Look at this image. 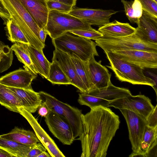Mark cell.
Wrapping results in <instances>:
<instances>
[{
    "instance_id": "6da1fadb",
    "label": "cell",
    "mask_w": 157,
    "mask_h": 157,
    "mask_svg": "<svg viewBox=\"0 0 157 157\" xmlns=\"http://www.w3.org/2000/svg\"><path fill=\"white\" fill-rule=\"evenodd\" d=\"M81 157H105L120 123L119 116L108 107L99 106L81 115Z\"/></svg>"
},
{
    "instance_id": "7a4b0ae2",
    "label": "cell",
    "mask_w": 157,
    "mask_h": 157,
    "mask_svg": "<svg viewBox=\"0 0 157 157\" xmlns=\"http://www.w3.org/2000/svg\"><path fill=\"white\" fill-rule=\"evenodd\" d=\"M11 19L23 32L30 45L39 51L45 45L40 40V28L20 0H3Z\"/></svg>"
},
{
    "instance_id": "3957f363",
    "label": "cell",
    "mask_w": 157,
    "mask_h": 157,
    "mask_svg": "<svg viewBox=\"0 0 157 157\" xmlns=\"http://www.w3.org/2000/svg\"><path fill=\"white\" fill-rule=\"evenodd\" d=\"M55 49L69 55L72 54L82 60L88 62L93 56H98L95 42L90 39L74 36L66 33L52 39Z\"/></svg>"
},
{
    "instance_id": "277c9868",
    "label": "cell",
    "mask_w": 157,
    "mask_h": 157,
    "mask_svg": "<svg viewBox=\"0 0 157 157\" xmlns=\"http://www.w3.org/2000/svg\"><path fill=\"white\" fill-rule=\"evenodd\" d=\"M105 52L110 65L106 67L113 71L119 80L133 85H148L153 88L151 80L144 75L142 68L121 59L113 52Z\"/></svg>"
},
{
    "instance_id": "5b68a950",
    "label": "cell",
    "mask_w": 157,
    "mask_h": 157,
    "mask_svg": "<svg viewBox=\"0 0 157 157\" xmlns=\"http://www.w3.org/2000/svg\"><path fill=\"white\" fill-rule=\"evenodd\" d=\"M94 40L104 52L138 50L157 52V44L144 41L135 33L121 37L103 36Z\"/></svg>"
},
{
    "instance_id": "8992f818",
    "label": "cell",
    "mask_w": 157,
    "mask_h": 157,
    "mask_svg": "<svg viewBox=\"0 0 157 157\" xmlns=\"http://www.w3.org/2000/svg\"><path fill=\"white\" fill-rule=\"evenodd\" d=\"M45 28L52 39L72 30L93 28L91 25L83 20L68 13L55 10L49 11Z\"/></svg>"
},
{
    "instance_id": "52a82bcc",
    "label": "cell",
    "mask_w": 157,
    "mask_h": 157,
    "mask_svg": "<svg viewBox=\"0 0 157 157\" xmlns=\"http://www.w3.org/2000/svg\"><path fill=\"white\" fill-rule=\"evenodd\" d=\"M44 105L61 116L69 123L75 139L79 136L82 131L81 110L62 102L51 94L43 91L38 92Z\"/></svg>"
},
{
    "instance_id": "ba28073f",
    "label": "cell",
    "mask_w": 157,
    "mask_h": 157,
    "mask_svg": "<svg viewBox=\"0 0 157 157\" xmlns=\"http://www.w3.org/2000/svg\"><path fill=\"white\" fill-rule=\"evenodd\" d=\"M124 117L127 124L132 152L129 155L137 156L140 145L147 125L146 120L140 115L125 109H119Z\"/></svg>"
},
{
    "instance_id": "9c48e42d",
    "label": "cell",
    "mask_w": 157,
    "mask_h": 157,
    "mask_svg": "<svg viewBox=\"0 0 157 157\" xmlns=\"http://www.w3.org/2000/svg\"><path fill=\"white\" fill-rule=\"evenodd\" d=\"M109 107L125 109L135 112L146 119L155 108L151 100L144 95H132L109 101Z\"/></svg>"
},
{
    "instance_id": "30bf717a",
    "label": "cell",
    "mask_w": 157,
    "mask_h": 157,
    "mask_svg": "<svg viewBox=\"0 0 157 157\" xmlns=\"http://www.w3.org/2000/svg\"><path fill=\"white\" fill-rule=\"evenodd\" d=\"M45 121L54 136L65 145H70L75 140L72 129L67 120L49 109Z\"/></svg>"
},
{
    "instance_id": "8fae6325",
    "label": "cell",
    "mask_w": 157,
    "mask_h": 157,
    "mask_svg": "<svg viewBox=\"0 0 157 157\" xmlns=\"http://www.w3.org/2000/svg\"><path fill=\"white\" fill-rule=\"evenodd\" d=\"M19 113L28 121L33 128L40 143L52 157H65L53 140L41 127L32 113L23 107L18 109Z\"/></svg>"
},
{
    "instance_id": "7c38bea8",
    "label": "cell",
    "mask_w": 157,
    "mask_h": 157,
    "mask_svg": "<svg viewBox=\"0 0 157 157\" xmlns=\"http://www.w3.org/2000/svg\"><path fill=\"white\" fill-rule=\"evenodd\" d=\"M117 12L112 10L73 7L68 13L86 21L90 25H96L100 27L109 22L112 16Z\"/></svg>"
},
{
    "instance_id": "4fadbf2b",
    "label": "cell",
    "mask_w": 157,
    "mask_h": 157,
    "mask_svg": "<svg viewBox=\"0 0 157 157\" xmlns=\"http://www.w3.org/2000/svg\"><path fill=\"white\" fill-rule=\"evenodd\" d=\"M121 59L142 69L157 68V52L141 50L113 52Z\"/></svg>"
},
{
    "instance_id": "5bb4252c",
    "label": "cell",
    "mask_w": 157,
    "mask_h": 157,
    "mask_svg": "<svg viewBox=\"0 0 157 157\" xmlns=\"http://www.w3.org/2000/svg\"><path fill=\"white\" fill-rule=\"evenodd\" d=\"M52 60L59 65L68 78L71 85L78 88L80 92H88V90L77 74L70 56L60 50L55 49Z\"/></svg>"
},
{
    "instance_id": "9a60e30c",
    "label": "cell",
    "mask_w": 157,
    "mask_h": 157,
    "mask_svg": "<svg viewBox=\"0 0 157 157\" xmlns=\"http://www.w3.org/2000/svg\"><path fill=\"white\" fill-rule=\"evenodd\" d=\"M19 68L0 78V83L8 87L28 89L32 88V81L37 77L27 68Z\"/></svg>"
},
{
    "instance_id": "2e32d148",
    "label": "cell",
    "mask_w": 157,
    "mask_h": 157,
    "mask_svg": "<svg viewBox=\"0 0 157 157\" xmlns=\"http://www.w3.org/2000/svg\"><path fill=\"white\" fill-rule=\"evenodd\" d=\"M135 34L143 40L157 44V17L143 10Z\"/></svg>"
},
{
    "instance_id": "e0dca14e",
    "label": "cell",
    "mask_w": 157,
    "mask_h": 157,
    "mask_svg": "<svg viewBox=\"0 0 157 157\" xmlns=\"http://www.w3.org/2000/svg\"><path fill=\"white\" fill-rule=\"evenodd\" d=\"M101 62V60L98 62L96 61L94 56L88 62L93 90L105 87L111 81V74Z\"/></svg>"
},
{
    "instance_id": "ac0fdd59",
    "label": "cell",
    "mask_w": 157,
    "mask_h": 157,
    "mask_svg": "<svg viewBox=\"0 0 157 157\" xmlns=\"http://www.w3.org/2000/svg\"><path fill=\"white\" fill-rule=\"evenodd\" d=\"M40 29L45 27L49 11L47 0H20Z\"/></svg>"
},
{
    "instance_id": "d6986e66",
    "label": "cell",
    "mask_w": 157,
    "mask_h": 157,
    "mask_svg": "<svg viewBox=\"0 0 157 157\" xmlns=\"http://www.w3.org/2000/svg\"><path fill=\"white\" fill-rule=\"evenodd\" d=\"M8 87L17 97L22 107L31 113H35L42 102L39 93L32 88Z\"/></svg>"
},
{
    "instance_id": "ffe728a7",
    "label": "cell",
    "mask_w": 157,
    "mask_h": 157,
    "mask_svg": "<svg viewBox=\"0 0 157 157\" xmlns=\"http://www.w3.org/2000/svg\"><path fill=\"white\" fill-rule=\"evenodd\" d=\"M98 30L104 36L121 37L134 34L136 29L128 23H121L115 20L100 27Z\"/></svg>"
},
{
    "instance_id": "44dd1931",
    "label": "cell",
    "mask_w": 157,
    "mask_h": 157,
    "mask_svg": "<svg viewBox=\"0 0 157 157\" xmlns=\"http://www.w3.org/2000/svg\"><path fill=\"white\" fill-rule=\"evenodd\" d=\"M88 93L109 101L132 95L128 89L116 86L112 83L111 81L105 87L95 89Z\"/></svg>"
},
{
    "instance_id": "7402d4cb",
    "label": "cell",
    "mask_w": 157,
    "mask_h": 157,
    "mask_svg": "<svg viewBox=\"0 0 157 157\" xmlns=\"http://www.w3.org/2000/svg\"><path fill=\"white\" fill-rule=\"evenodd\" d=\"M35 144H22L0 136V149L15 157H29L33 152Z\"/></svg>"
},
{
    "instance_id": "603a6c76",
    "label": "cell",
    "mask_w": 157,
    "mask_h": 157,
    "mask_svg": "<svg viewBox=\"0 0 157 157\" xmlns=\"http://www.w3.org/2000/svg\"><path fill=\"white\" fill-rule=\"evenodd\" d=\"M29 49L31 60L37 73L47 79L51 63L45 57L43 51H39L30 44Z\"/></svg>"
},
{
    "instance_id": "cb8c5ba5",
    "label": "cell",
    "mask_w": 157,
    "mask_h": 157,
    "mask_svg": "<svg viewBox=\"0 0 157 157\" xmlns=\"http://www.w3.org/2000/svg\"><path fill=\"white\" fill-rule=\"evenodd\" d=\"M2 138L26 145L35 144L40 141L35 132L15 127L9 133L0 135Z\"/></svg>"
},
{
    "instance_id": "d4e9b609",
    "label": "cell",
    "mask_w": 157,
    "mask_h": 157,
    "mask_svg": "<svg viewBox=\"0 0 157 157\" xmlns=\"http://www.w3.org/2000/svg\"><path fill=\"white\" fill-rule=\"evenodd\" d=\"M157 144V126L146 125L139 147L138 156H147Z\"/></svg>"
},
{
    "instance_id": "484cf974",
    "label": "cell",
    "mask_w": 157,
    "mask_h": 157,
    "mask_svg": "<svg viewBox=\"0 0 157 157\" xmlns=\"http://www.w3.org/2000/svg\"><path fill=\"white\" fill-rule=\"evenodd\" d=\"M0 104L12 111L19 113L22 107L17 97L8 87L0 83Z\"/></svg>"
},
{
    "instance_id": "4316f807",
    "label": "cell",
    "mask_w": 157,
    "mask_h": 157,
    "mask_svg": "<svg viewBox=\"0 0 157 157\" xmlns=\"http://www.w3.org/2000/svg\"><path fill=\"white\" fill-rule=\"evenodd\" d=\"M70 55L78 76L87 88L88 92L92 90L93 86L90 78L88 62L82 60L74 54Z\"/></svg>"
},
{
    "instance_id": "83f0119b",
    "label": "cell",
    "mask_w": 157,
    "mask_h": 157,
    "mask_svg": "<svg viewBox=\"0 0 157 157\" xmlns=\"http://www.w3.org/2000/svg\"><path fill=\"white\" fill-rule=\"evenodd\" d=\"M29 44L15 43L11 47L14 51L18 60L23 63L24 67L27 68L34 73H37L31 60L29 52Z\"/></svg>"
},
{
    "instance_id": "f1b7e54d",
    "label": "cell",
    "mask_w": 157,
    "mask_h": 157,
    "mask_svg": "<svg viewBox=\"0 0 157 157\" xmlns=\"http://www.w3.org/2000/svg\"><path fill=\"white\" fill-rule=\"evenodd\" d=\"M6 24V35L9 40L13 43L30 44L20 28L11 19L7 20Z\"/></svg>"
},
{
    "instance_id": "f546056e",
    "label": "cell",
    "mask_w": 157,
    "mask_h": 157,
    "mask_svg": "<svg viewBox=\"0 0 157 157\" xmlns=\"http://www.w3.org/2000/svg\"><path fill=\"white\" fill-rule=\"evenodd\" d=\"M47 79L53 84L70 85L71 82L58 64L52 60Z\"/></svg>"
},
{
    "instance_id": "4dcf8cb0",
    "label": "cell",
    "mask_w": 157,
    "mask_h": 157,
    "mask_svg": "<svg viewBox=\"0 0 157 157\" xmlns=\"http://www.w3.org/2000/svg\"><path fill=\"white\" fill-rule=\"evenodd\" d=\"M78 102L81 105L89 107L90 109L99 106L108 107L109 101L89 94L88 92L79 94Z\"/></svg>"
},
{
    "instance_id": "1f68e13d",
    "label": "cell",
    "mask_w": 157,
    "mask_h": 157,
    "mask_svg": "<svg viewBox=\"0 0 157 157\" xmlns=\"http://www.w3.org/2000/svg\"><path fill=\"white\" fill-rule=\"evenodd\" d=\"M13 59V51L8 45L0 40V73L10 68Z\"/></svg>"
},
{
    "instance_id": "d6a6232c",
    "label": "cell",
    "mask_w": 157,
    "mask_h": 157,
    "mask_svg": "<svg viewBox=\"0 0 157 157\" xmlns=\"http://www.w3.org/2000/svg\"><path fill=\"white\" fill-rule=\"evenodd\" d=\"M69 33L84 38L94 40L103 36L98 30L93 28L89 29L74 30L70 31Z\"/></svg>"
},
{
    "instance_id": "836d02e7",
    "label": "cell",
    "mask_w": 157,
    "mask_h": 157,
    "mask_svg": "<svg viewBox=\"0 0 157 157\" xmlns=\"http://www.w3.org/2000/svg\"><path fill=\"white\" fill-rule=\"evenodd\" d=\"M47 3L49 11L55 10L61 12L69 13L73 7L58 2L47 0Z\"/></svg>"
},
{
    "instance_id": "e575fe53",
    "label": "cell",
    "mask_w": 157,
    "mask_h": 157,
    "mask_svg": "<svg viewBox=\"0 0 157 157\" xmlns=\"http://www.w3.org/2000/svg\"><path fill=\"white\" fill-rule=\"evenodd\" d=\"M143 10L157 17V2L154 0H139Z\"/></svg>"
},
{
    "instance_id": "d590c367",
    "label": "cell",
    "mask_w": 157,
    "mask_h": 157,
    "mask_svg": "<svg viewBox=\"0 0 157 157\" xmlns=\"http://www.w3.org/2000/svg\"><path fill=\"white\" fill-rule=\"evenodd\" d=\"M126 15L131 23H136L137 24L139 21L134 17L133 11L132 7V4L133 1H128L124 0H121Z\"/></svg>"
},
{
    "instance_id": "8d00e7d4",
    "label": "cell",
    "mask_w": 157,
    "mask_h": 157,
    "mask_svg": "<svg viewBox=\"0 0 157 157\" xmlns=\"http://www.w3.org/2000/svg\"><path fill=\"white\" fill-rule=\"evenodd\" d=\"M144 75L149 78L152 81L153 85V89L157 95V68H145L143 69Z\"/></svg>"
},
{
    "instance_id": "74e56055",
    "label": "cell",
    "mask_w": 157,
    "mask_h": 157,
    "mask_svg": "<svg viewBox=\"0 0 157 157\" xmlns=\"http://www.w3.org/2000/svg\"><path fill=\"white\" fill-rule=\"evenodd\" d=\"M147 125L151 127L157 126V105L149 115L146 119Z\"/></svg>"
},
{
    "instance_id": "f35d334b",
    "label": "cell",
    "mask_w": 157,
    "mask_h": 157,
    "mask_svg": "<svg viewBox=\"0 0 157 157\" xmlns=\"http://www.w3.org/2000/svg\"><path fill=\"white\" fill-rule=\"evenodd\" d=\"M134 17L139 21L141 16L143 9L141 3L139 0H134L132 4Z\"/></svg>"
},
{
    "instance_id": "ab89813d",
    "label": "cell",
    "mask_w": 157,
    "mask_h": 157,
    "mask_svg": "<svg viewBox=\"0 0 157 157\" xmlns=\"http://www.w3.org/2000/svg\"><path fill=\"white\" fill-rule=\"evenodd\" d=\"M0 16L7 20L11 18L10 14L4 4L3 0H0Z\"/></svg>"
},
{
    "instance_id": "60d3db41",
    "label": "cell",
    "mask_w": 157,
    "mask_h": 157,
    "mask_svg": "<svg viewBox=\"0 0 157 157\" xmlns=\"http://www.w3.org/2000/svg\"><path fill=\"white\" fill-rule=\"evenodd\" d=\"M38 113L42 117H45L48 113V109L43 104L42 102L38 109Z\"/></svg>"
},
{
    "instance_id": "b9f144b4",
    "label": "cell",
    "mask_w": 157,
    "mask_h": 157,
    "mask_svg": "<svg viewBox=\"0 0 157 157\" xmlns=\"http://www.w3.org/2000/svg\"><path fill=\"white\" fill-rule=\"evenodd\" d=\"M47 35H48L47 33L45 27L40 29L39 33L40 40L42 43L44 45H45V40Z\"/></svg>"
},
{
    "instance_id": "7bdbcfd3",
    "label": "cell",
    "mask_w": 157,
    "mask_h": 157,
    "mask_svg": "<svg viewBox=\"0 0 157 157\" xmlns=\"http://www.w3.org/2000/svg\"><path fill=\"white\" fill-rule=\"evenodd\" d=\"M60 2L67 5L72 6L73 7L75 6L77 0H49Z\"/></svg>"
},
{
    "instance_id": "ee69618b",
    "label": "cell",
    "mask_w": 157,
    "mask_h": 157,
    "mask_svg": "<svg viewBox=\"0 0 157 157\" xmlns=\"http://www.w3.org/2000/svg\"><path fill=\"white\" fill-rule=\"evenodd\" d=\"M13 156L4 150L0 149V157H12Z\"/></svg>"
},
{
    "instance_id": "f6af8a7d",
    "label": "cell",
    "mask_w": 157,
    "mask_h": 157,
    "mask_svg": "<svg viewBox=\"0 0 157 157\" xmlns=\"http://www.w3.org/2000/svg\"><path fill=\"white\" fill-rule=\"evenodd\" d=\"M51 157L48 152L46 151H44L40 153L37 157Z\"/></svg>"
},
{
    "instance_id": "bcb514c9",
    "label": "cell",
    "mask_w": 157,
    "mask_h": 157,
    "mask_svg": "<svg viewBox=\"0 0 157 157\" xmlns=\"http://www.w3.org/2000/svg\"><path fill=\"white\" fill-rule=\"evenodd\" d=\"M154 0L156 2H157V0Z\"/></svg>"
}]
</instances>
